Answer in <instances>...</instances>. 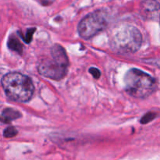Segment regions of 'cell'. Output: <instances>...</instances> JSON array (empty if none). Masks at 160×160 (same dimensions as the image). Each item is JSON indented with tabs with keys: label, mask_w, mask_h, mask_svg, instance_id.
I'll return each mask as SVG.
<instances>
[{
	"label": "cell",
	"mask_w": 160,
	"mask_h": 160,
	"mask_svg": "<svg viewBox=\"0 0 160 160\" xmlns=\"http://www.w3.org/2000/svg\"><path fill=\"white\" fill-rule=\"evenodd\" d=\"M2 87L8 98L19 102L29 101L34 92L31 78L17 72L9 73L3 76Z\"/></svg>",
	"instance_id": "cell-1"
},
{
	"label": "cell",
	"mask_w": 160,
	"mask_h": 160,
	"mask_svg": "<svg viewBox=\"0 0 160 160\" xmlns=\"http://www.w3.org/2000/svg\"><path fill=\"white\" fill-rule=\"evenodd\" d=\"M69 59L65 49L59 45H55L50 50V56L42 59L38 70L45 78L59 81L66 76L68 70Z\"/></svg>",
	"instance_id": "cell-2"
},
{
	"label": "cell",
	"mask_w": 160,
	"mask_h": 160,
	"mask_svg": "<svg viewBox=\"0 0 160 160\" xmlns=\"http://www.w3.org/2000/svg\"><path fill=\"white\" fill-rule=\"evenodd\" d=\"M142 43V34L132 25L125 24L118 27L111 35L112 49L120 54L135 52L140 48Z\"/></svg>",
	"instance_id": "cell-3"
},
{
	"label": "cell",
	"mask_w": 160,
	"mask_h": 160,
	"mask_svg": "<svg viewBox=\"0 0 160 160\" xmlns=\"http://www.w3.org/2000/svg\"><path fill=\"white\" fill-rule=\"evenodd\" d=\"M125 89L131 96L145 98L156 90V82L149 74L136 68L127 72L124 78Z\"/></svg>",
	"instance_id": "cell-4"
},
{
	"label": "cell",
	"mask_w": 160,
	"mask_h": 160,
	"mask_svg": "<svg viewBox=\"0 0 160 160\" xmlns=\"http://www.w3.org/2000/svg\"><path fill=\"white\" fill-rule=\"evenodd\" d=\"M106 12L97 10L88 14L80 21L78 27L79 35L84 39H90L107 27Z\"/></svg>",
	"instance_id": "cell-5"
},
{
	"label": "cell",
	"mask_w": 160,
	"mask_h": 160,
	"mask_svg": "<svg viewBox=\"0 0 160 160\" xmlns=\"http://www.w3.org/2000/svg\"><path fill=\"white\" fill-rule=\"evenodd\" d=\"M141 14L148 20L160 18V4L156 0H144L141 4Z\"/></svg>",
	"instance_id": "cell-6"
},
{
	"label": "cell",
	"mask_w": 160,
	"mask_h": 160,
	"mask_svg": "<svg viewBox=\"0 0 160 160\" xmlns=\"http://www.w3.org/2000/svg\"><path fill=\"white\" fill-rule=\"evenodd\" d=\"M21 117V113L18 110L12 108H6L1 114V120L2 123H9L11 121Z\"/></svg>",
	"instance_id": "cell-7"
},
{
	"label": "cell",
	"mask_w": 160,
	"mask_h": 160,
	"mask_svg": "<svg viewBox=\"0 0 160 160\" xmlns=\"http://www.w3.org/2000/svg\"><path fill=\"white\" fill-rule=\"evenodd\" d=\"M7 45L8 48L10 50H12V51L16 52L19 53V54H22V52H23V45L20 42L18 38L16 35H14V34L9 37Z\"/></svg>",
	"instance_id": "cell-8"
},
{
	"label": "cell",
	"mask_w": 160,
	"mask_h": 160,
	"mask_svg": "<svg viewBox=\"0 0 160 160\" xmlns=\"http://www.w3.org/2000/svg\"><path fill=\"white\" fill-rule=\"evenodd\" d=\"M156 113L154 112H148L145 114V116H143V117L141 120V123L142 124H147L149 122L152 121L156 117Z\"/></svg>",
	"instance_id": "cell-9"
},
{
	"label": "cell",
	"mask_w": 160,
	"mask_h": 160,
	"mask_svg": "<svg viewBox=\"0 0 160 160\" xmlns=\"http://www.w3.org/2000/svg\"><path fill=\"white\" fill-rule=\"evenodd\" d=\"M17 133H18V131H17V130L14 127H9V128H6L4 130L3 135H4L5 138H9L15 137L17 134Z\"/></svg>",
	"instance_id": "cell-10"
},
{
	"label": "cell",
	"mask_w": 160,
	"mask_h": 160,
	"mask_svg": "<svg viewBox=\"0 0 160 160\" xmlns=\"http://www.w3.org/2000/svg\"><path fill=\"white\" fill-rule=\"evenodd\" d=\"M34 31H35V28H30L25 33V37H23V40L27 42V43H30V42L32 39V36L34 34Z\"/></svg>",
	"instance_id": "cell-11"
},
{
	"label": "cell",
	"mask_w": 160,
	"mask_h": 160,
	"mask_svg": "<svg viewBox=\"0 0 160 160\" xmlns=\"http://www.w3.org/2000/svg\"><path fill=\"white\" fill-rule=\"evenodd\" d=\"M89 72H90L91 74L95 79H98L100 78V76H101V72H100V70L98 69L95 68V67H92V68L89 69Z\"/></svg>",
	"instance_id": "cell-12"
},
{
	"label": "cell",
	"mask_w": 160,
	"mask_h": 160,
	"mask_svg": "<svg viewBox=\"0 0 160 160\" xmlns=\"http://www.w3.org/2000/svg\"><path fill=\"white\" fill-rule=\"evenodd\" d=\"M157 63H158V65H159V67H160V61H158V62H157Z\"/></svg>",
	"instance_id": "cell-13"
}]
</instances>
